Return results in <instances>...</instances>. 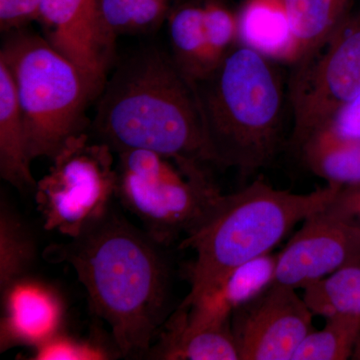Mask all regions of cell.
I'll return each mask as SVG.
<instances>
[{
  "instance_id": "7c38bea8",
  "label": "cell",
  "mask_w": 360,
  "mask_h": 360,
  "mask_svg": "<svg viewBox=\"0 0 360 360\" xmlns=\"http://www.w3.org/2000/svg\"><path fill=\"white\" fill-rule=\"evenodd\" d=\"M0 291V352L35 348L63 331L65 303L51 284L28 274Z\"/></svg>"
},
{
  "instance_id": "4316f807",
  "label": "cell",
  "mask_w": 360,
  "mask_h": 360,
  "mask_svg": "<svg viewBox=\"0 0 360 360\" xmlns=\"http://www.w3.org/2000/svg\"><path fill=\"white\" fill-rule=\"evenodd\" d=\"M330 205L360 224V184L340 187Z\"/></svg>"
},
{
  "instance_id": "484cf974",
  "label": "cell",
  "mask_w": 360,
  "mask_h": 360,
  "mask_svg": "<svg viewBox=\"0 0 360 360\" xmlns=\"http://www.w3.org/2000/svg\"><path fill=\"white\" fill-rule=\"evenodd\" d=\"M326 125L342 136L360 139V96L338 111Z\"/></svg>"
},
{
  "instance_id": "603a6c76",
  "label": "cell",
  "mask_w": 360,
  "mask_h": 360,
  "mask_svg": "<svg viewBox=\"0 0 360 360\" xmlns=\"http://www.w3.org/2000/svg\"><path fill=\"white\" fill-rule=\"evenodd\" d=\"M110 350L92 340H78L63 331L33 348L34 360H104L112 359Z\"/></svg>"
},
{
  "instance_id": "4fadbf2b",
  "label": "cell",
  "mask_w": 360,
  "mask_h": 360,
  "mask_svg": "<svg viewBox=\"0 0 360 360\" xmlns=\"http://www.w3.org/2000/svg\"><path fill=\"white\" fill-rule=\"evenodd\" d=\"M277 255L271 252L245 262L212 290L188 303H180L175 311L191 326L229 323L232 314L276 283Z\"/></svg>"
},
{
  "instance_id": "8992f818",
  "label": "cell",
  "mask_w": 360,
  "mask_h": 360,
  "mask_svg": "<svg viewBox=\"0 0 360 360\" xmlns=\"http://www.w3.org/2000/svg\"><path fill=\"white\" fill-rule=\"evenodd\" d=\"M205 163L132 149L118 153L116 198L161 246L184 238L201 224L221 191Z\"/></svg>"
},
{
  "instance_id": "52a82bcc",
  "label": "cell",
  "mask_w": 360,
  "mask_h": 360,
  "mask_svg": "<svg viewBox=\"0 0 360 360\" xmlns=\"http://www.w3.org/2000/svg\"><path fill=\"white\" fill-rule=\"evenodd\" d=\"M112 150L85 132L71 136L51 158L35 186L37 212L45 231L79 238L110 213L117 189Z\"/></svg>"
},
{
  "instance_id": "7a4b0ae2",
  "label": "cell",
  "mask_w": 360,
  "mask_h": 360,
  "mask_svg": "<svg viewBox=\"0 0 360 360\" xmlns=\"http://www.w3.org/2000/svg\"><path fill=\"white\" fill-rule=\"evenodd\" d=\"M101 92L94 129L113 151L143 149L213 165L195 85L169 52H134Z\"/></svg>"
},
{
  "instance_id": "9a60e30c",
  "label": "cell",
  "mask_w": 360,
  "mask_h": 360,
  "mask_svg": "<svg viewBox=\"0 0 360 360\" xmlns=\"http://www.w3.org/2000/svg\"><path fill=\"white\" fill-rule=\"evenodd\" d=\"M170 56L180 71L198 84L217 70L205 21V0H177L167 15Z\"/></svg>"
},
{
  "instance_id": "8fae6325",
  "label": "cell",
  "mask_w": 360,
  "mask_h": 360,
  "mask_svg": "<svg viewBox=\"0 0 360 360\" xmlns=\"http://www.w3.org/2000/svg\"><path fill=\"white\" fill-rule=\"evenodd\" d=\"M45 39L70 59L90 96L103 90L115 37L104 25L101 0H41Z\"/></svg>"
},
{
  "instance_id": "5b68a950",
  "label": "cell",
  "mask_w": 360,
  "mask_h": 360,
  "mask_svg": "<svg viewBox=\"0 0 360 360\" xmlns=\"http://www.w3.org/2000/svg\"><path fill=\"white\" fill-rule=\"evenodd\" d=\"M0 61L13 77L30 158H53L84 132L82 112L91 99L84 78L45 37L23 28L7 37Z\"/></svg>"
},
{
  "instance_id": "277c9868",
  "label": "cell",
  "mask_w": 360,
  "mask_h": 360,
  "mask_svg": "<svg viewBox=\"0 0 360 360\" xmlns=\"http://www.w3.org/2000/svg\"><path fill=\"white\" fill-rule=\"evenodd\" d=\"M328 184L309 193L274 188L257 179L231 194H221L205 219L180 248L194 258L186 269L188 303L212 290L232 270L271 252L296 226L335 198L340 189Z\"/></svg>"
},
{
  "instance_id": "2e32d148",
  "label": "cell",
  "mask_w": 360,
  "mask_h": 360,
  "mask_svg": "<svg viewBox=\"0 0 360 360\" xmlns=\"http://www.w3.org/2000/svg\"><path fill=\"white\" fill-rule=\"evenodd\" d=\"M148 355L165 360H239L229 323L191 326L174 312L158 333V345Z\"/></svg>"
},
{
  "instance_id": "83f0119b",
  "label": "cell",
  "mask_w": 360,
  "mask_h": 360,
  "mask_svg": "<svg viewBox=\"0 0 360 360\" xmlns=\"http://www.w3.org/2000/svg\"><path fill=\"white\" fill-rule=\"evenodd\" d=\"M352 359L360 360V340L359 345H357L356 349H355V352L354 356H352Z\"/></svg>"
},
{
  "instance_id": "cb8c5ba5",
  "label": "cell",
  "mask_w": 360,
  "mask_h": 360,
  "mask_svg": "<svg viewBox=\"0 0 360 360\" xmlns=\"http://www.w3.org/2000/svg\"><path fill=\"white\" fill-rule=\"evenodd\" d=\"M41 0H0V28L2 32L22 30L39 20Z\"/></svg>"
},
{
  "instance_id": "30bf717a",
  "label": "cell",
  "mask_w": 360,
  "mask_h": 360,
  "mask_svg": "<svg viewBox=\"0 0 360 360\" xmlns=\"http://www.w3.org/2000/svg\"><path fill=\"white\" fill-rule=\"evenodd\" d=\"M314 315L296 290L274 283L232 314L239 360H291Z\"/></svg>"
},
{
  "instance_id": "d4e9b609",
  "label": "cell",
  "mask_w": 360,
  "mask_h": 360,
  "mask_svg": "<svg viewBox=\"0 0 360 360\" xmlns=\"http://www.w3.org/2000/svg\"><path fill=\"white\" fill-rule=\"evenodd\" d=\"M142 2L143 0H101V18L113 37L130 33L135 13Z\"/></svg>"
},
{
  "instance_id": "ac0fdd59",
  "label": "cell",
  "mask_w": 360,
  "mask_h": 360,
  "mask_svg": "<svg viewBox=\"0 0 360 360\" xmlns=\"http://www.w3.org/2000/svg\"><path fill=\"white\" fill-rule=\"evenodd\" d=\"M293 148L305 167L328 184H360V139L342 136L324 125Z\"/></svg>"
},
{
  "instance_id": "6da1fadb",
  "label": "cell",
  "mask_w": 360,
  "mask_h": 360,
  "mask_svg": "<svg viewBox=\"0 0 360 360\" xmlns=\"http://www.w3.org/2000/svg\"><path fill=\"white\" fill-rule=\"evenodd\" d=\"M160 246L110 210L79 238L47 248L51 262L75 270L122 356L148 354L167 321L170 269Z\"/></svg>"
},
{
  "instance_id": "ffe728a7",
  "label": "cell",
  "mask_w": 360,
  "mask_h": 360,
  "mask_svg": "<svg viewBox=\"0 0 360 360\" xmlns=\"http://www.w3.org/2000/svg\"><path fill=\"white\" fill-rule=\"evenodd\" d=\"M34 236L25 220L1 196L0 203V290L30 274L37 259Z\"/></svg>"
},
{
  "instance_id": "ba28073f",
  "label": "cell",
  "mask_w": 360,
  "mask_h": 360,
  "mask_svg": "<svg viewBox=\"0 0 360 360\" xmlns=\"http://www.w3.org/2000/svg\"><path fill=\"white\" fill-rule=\"evenodd\" d=\"M290 94L292 146L360 96V9H352L321 47L295 65Z\"/></svg>"
},
{
  "instance_id": "e0dca14e",
  "label": "cell",
  "mask_w": 360,
  "mask_h": 360,
  "mask_svg": "<svg viewBox=\"0 0 360 360\" xmlns=\"http://www.w3.org/2000/svg\"><path fill=\"white\" fill-rule=\"evenodd\" d=\"M32 160L13 77L0 61V175L20 191L34 193Z\"/></svg>"
},
{
  "instance_id": "7402d4cb",
  "label": "cell",
  "mask_w": 360,
  "mask_h": 360,
  "mask_svg": "<svg viewBox=\"0 0 360 360\" xmlns=\"http://www.w3.org/2000/svg\"><path fill=\"white\" fill-rule=\"evenodd\" d=\"M302 297L314 315L360 317V264L341 269L304 288Z\"/></svg>"
},
{
  "instance_id": "5bb4252c",
  "label": "cell",
  "mask_w": 360,
  "mask_h": 360,
  "mask_svg": "<svg viewBox=\"0 0 360 360\" xmlns=\"http://www.w3.org/2000/svg\"><path fill=\"white\" fill-rule=\"evenodd\" d=\"M238 20V44L277 63L295 66L300 60L285 0H243Z\"/></svg>"
},
{
  "instance_id": "44dd1931",
  "label": "cell",
  "mask_w": 360,
  "mask_h": 360,
  "mask_svg": "<svg viewBox=\"0 0 360 360\" xmlns=\"http://www.w3.org/2000/svg\"><path fill=\"white\" fill-rule=\"evenodd\" d=\"M326 319L323 328L303 338L291 360L352 359L360 340V317L338 314Z\"/></svg>"
},
{
  "instance_id": "9c48e42d",
  "label": "cell",
  "mask_w": 360,
  "mask_h": 360,
  "mask_svg": "<svg viewBox=\"0 0 360 360\" xmlns=\"http://www.w3.org/2000/svg\"><path fill=\"white\" fill-rule=\"evenodd\" d=\"M360 264V224L330 205L303 220L277 253L276 283L304 290L331 274Z\"/></svg>"
},
{
  "instance_id": "3957f363",
  "label": "cell",
  "mask_w": 360,
  "mask_h": 360,
  "mask_svg": "<svg viewBox=\"0 0 360 360\" xmlns=\"http://www.w3.org/2000/svg\"><path fill=\"white\" fill-rule=\"evenodd\" d=\"M279 63L238 44L195 85L213 165L250 177L271 162L283 136Z\"/></svg>"
},
{
  "instance_id": "d6986e66",
  "label": "cell",
  "mask_w": 360,
  "mask_h": 360,
  "mask_svg": "<svg viewBox=\"0 0 360 360\" xmlns=\"http://www.w3.org/2000/svg\"><path fill=\"white\" fill-rule=\"evenodd\" d=\"M285 4L302 52L298 63L321 47L354 9V0H285Z\"/></svg>"
}]
</instances>
